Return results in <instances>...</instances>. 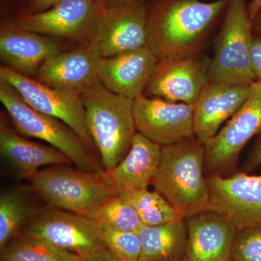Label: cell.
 Instances as JSON below:
<instances>
[{
    "label": "cell",
    "mask_w": 261,
    "mask_h": 261,
    "mask_svg": "<svg viewBox=\"0 0 261 261\" xmlns=\"http://www.w3.org/2000/svg\"><path fill=\"white\" fill-rule=\"evenodd\" d=\"M24 233L82 257L106 248L93 220L54 207L39 211Z\"/></svg>",
    "instance_id": "cell-10"
},
{
    "label": "cell",
    "mask_w": 261,
    "mask_h": 261,
    "mask_svg": "<svg viewBox=\"0 0 261 261\" xmlns=\"http://www.w3.org/2000/svg\"><path fill=\"white\" fill-rule=\"evenodd\" d=\"M34 192L49 207L85 217L117 195L106 171L90 173L65 166L42 169L29 180Z\"/></svg>",
    "instance_id": "cell-4"
},
{
    "label": "cell",
    "mask_w": 261,
    "mask_h": 261,
    "mask_svg": "<svg viewBox=\"0 0 261 261\" xmlns=\"http://www.w3.org/2000/svg\"><path fill=\"white\" fill-rule=\"evenodd\" d=\"M98 8L100 10H109L125 5L146 3V0H96Z\"/></svg>",
    "instance_id": "cell-31"
},
{
    "label": "cell",
    "mask_w": 261,
    "mask_h": 261,
    "mask_svg": "<svg viewBox=\"0 0 261 261\" xmlns=\"http://www.w3.org/2000/svg\"><path fill=\"white\" fill-rule=\"evenodd\" d=\"M205 157V145L195 137L162 147L159 170L151 185L185 220L211 211L203 173Z\"/></svg>",
    "instance_id": "cell-2"
},
{
    "label": "cell",
    "mask_w": 261,
    "mask_h": 261,
    "mask_svg": "<svg viewBox=\"0 0 261 261\" xmlns=\"http://www.w3.org/2000/svg\"><path fill=\"white\" fill-rule=\"evenodd\" d=\"M91 219L120 231L138 232L143 226L138 213L126 194H118L106 201Z\"/></svg>",
    "instance_id": "cell-26"
},
{
    "label": "cell",
    "mask_w": 261,
    "mask_h": 261,
    "mask_svg": "<svg viewBox=\"0 0 261 261\" xmlns=\"http://www.w3.org/2000/svg\"><path fill=\"white\" fill-rule=\"evenodd\" d=\"M135 207L142 224L156 226L183 220L168 200L155 190L148 189L126 194Z\"/></svg>",
    "instance_id": "cell-25"
},
{
    "label": "cell",
    "mask_w": 261,
    "mask_h": 261,
    "mask_svg": "<svg viewBox=\"0 0 261 261\" xmlns=\"http://www.w3.org/2000/svg\"><path fill=\"white\" fill-rule=\"evenodd\" d=\"M61 0H30L29 1V13H39L49 9Z\"/></svg>",
    "instance_id": "cell-33"
},
{
    "label": "cell",
    "mask_w": 261,
    "mask_h": 261,
    "mask_svg": "<svg viewBox=\"0 0 261 261\" xmlns=\"http://www.w3.org/2000/svg\"><path fill=\"white\" fill-rule=\"evenodd\" d=\"M231 261H233V260H231Z\"/></svg>",
    "instance_id": "cell-36"
},
{
    "label": "cell",
    "mask_w": 261,
    "mask_h": 261,
    "mask_svg": "<svg viewBox=\"0 0 261 261\" xmlns=\"http://www.w3.org/2000/svg\"><path fill=\"white\" fill-rule=\"evenodd\" d=\"M96 225L99 237L109 251L123 261L140 260L142 243L138 232L120 231L99 223Z\"/></svg>",
    "instance_id": "cell-27"
},
{
    "label": "cell",
    "mask_w": 261,
    "mask_h": 261,
    "mask_svg": "<svg viewBox=\"0 0 261 261\" xmlns=\"http://www.w3.org/2000/svg\"><path fill=\"white\" fill-rule=\"evenodd\" d=\"M98 12L96 0H61L49 9L20 17L15 23L47 37L88 43Z\"/></svg>",
    "instance_id": "cell-14"
},
{
    "label": "cell",
    "mask_w": 261,
    "mask_h": 261,
    "mask_svg": "<svg viewBox=\"0 0 261 261\" xmlns=\"http://www.w3.org/2000/svg\"><path fill=\"white\" fill-rule=\"evenodd\" d=\"M80 257L25 233L1 250V261H79Z\"/></svg>",
    "instance_id": "cell-24"
},
{
    "label": "cell",
    "mask_w": 261,
    "mask_h": 261,
    "mask_svg": "<svg viewBox=\"0 0 261 261\" xmlns=\"http://www.w3.org/2000/svg\"><path fill=\"white\" fill-rule=\"evenodd\" d=\"M228 0H153L147 6L148 45L160 59L203 54Z\"/></svg>",
    "instance_id": "cell-1"
},
{
    "label": "cell",
    "mask_w": 261,
    "mask_h": 261,
    "mask_svg": "<svg viewBox=\"0 0 261 261\" xmlns=\"http://www.w3.org/2000/svg\"><path fill=\"white\" fill-rule=\"evenodd\" d=\"M252 37L247 0H228L209 63V82L250 85L256 82L252 68Z\"/></svg>",
    "instance_id": "cell-6"
},
{
    "label": "cell",
    "mask_w": 261,
    "mask_h": 261,
    "mask_svg": "<svg viewBox=\"0 0 261 261\" xmlns=\"http://www.w3.org/2000/svg\"><path fill=\"white\" fill-rule=\"evenodd\" d=\"M79 261H123L109 251L107 248L102 249L87 256H80Z\"/></svg>",
    "instance_id": "cell-30"
},
{
    "label": "cell",
    "mask_w": 261,
    "mask_h": 261,
    "mask_svg": "<svg viewBox=\"0 0 261 261\" xmlns=\"http://www.w3.org/2000/svg\"><path fill=\"white\" fill-rule=\"evenodd\" d=\"M233 261H261V225L238 230L232 250Z\"/></svg>",
    "instance_id": "cell-28"
},
{
    "label": "cell",
    "mask_w": 261,
    "mask_h": 261,
    "mask_svg": "<svg viewBox=\"0 0 261 261\" xmlns=\"http://www.w3.org/2000/svg\"><path fill=\"white\" fill-rule=\"evenodd\" d=\"M187 239L184 261H231L236 226L214 211L186 219Z\"/></svg>",
    "instance_id": "cell-16"
},
{
    "label": "cell",
    "mask_w": 261,
    "mask_h": 261,
    "mask_svg": "<svg viewBox=\"0 0 261 261\" xmlns=\"http://www.w3.org/2000/svg\"><path fill=\"white\" fill-rule=\"evenodd\" d=\"M89 42L101 58H109L148 44L147 3L99 9Z\"/></svg>",
    "instance_id": "cell-9"
},
{
    "label": "cell",
    "mask_w": 261,
    "mask_h": 261,
    "mask_svg": "<svg viewBox=\"0 0 261 261\" xmlns=\"http://www.w3.org/2000/svg\"><path fill=\"white\" fill-rule=\"evenodd\" d=\"M251 86L208 82L194 104L195 138L204 144L214 137L243 106Z\"/></svg>",
    "instance_id": "cell-19"
},
{
    "label": "cell",
    "mask_w": 261,
    "mask_h": 261,
    "mask_svg": "<svg viewBox=\"0 0 261 261\" xmlns=\"http://www.w3.org/2000/svg\"><path fill=\"white\" fill-rule=\"evenodd\" d=\"M206 180L211 211L224 216L238 230L261 225V175L240 172L223 177L214 173Z\"/></svg>",
    "instance_id": "cell-11"
},
{
    "label": "cell",
    "mask_w": 261,
    "mask_h": 261,
    "mask_svg": "<svg viewBox=\"0 0 261 261\" xmlns=\"http://www.w3.org/2000/svg\"><path fill=\"white\" fill-rule=\"evenodd\" d=\"M0 80L13 86L25 102L36 111L64 122L92 152L97 150L87 126L81 94L49 87L39 80L16 73L4 65L0 67Z\"/></svg>",
    "instance_id": "cell-7"
},
{
    "label": "cell",
    "mask_w": 261,
    "mask_h": 261,
    "mask_svg": "<svg viewBox=\"0 0 261 261\" xmlns=\"http://www.w3.org/2000/svg\"><path fill=\"white\" fill-rule=\"evenodd\" d=\"M63 50L55 38L29 32L12 23L2 27L0 56L4 65L25 76H35L51 57Z\"/></svg>",
    "instance_id": "cell-18"
},
{
    "label": "cell",
    "mask_w": 261,
    "mask_h": 261,
    "mask_svg": "<svg viewBox=\"0 0 261 261\" xmlns=\"http://www.w3.org/2000/svg\"><path fill=\"white\" fill-rule=\"evenodd\" d=\"M0 153L19 178L27 180L32 179L44 166L72 163L59 149L27 140L3 122L0 124Z\"/></svg>",
    "instance_id": "cell-20"
},
{
    "label": "cell",
    "mask_w": 261,
    "mask_h": 261,
    "mask_svg": "<svg viewBox=\"0 0 261 261\" xmlns=\"http://www.w3.org/2000/svg\"><path fill=\"white\" fill-rule=\"evenodd\" d=\"M252 31L253 35L261 37V8L252 19Z\"/></svg>",
    "instance_id": "cell-34"
},
{
    "label": "cell",
    "mask_w": 261,
    "mask_h": 261,
    "mask_svg": "<svg viewBox=\"0 0 261 261\" xmlns=\"http://www.w3.org/2000/svg\"><path fill=\"white\" fill-rule=\"evenodd\" d=\"M261 165V137L257 141L249 154L247 162V169L252 171Z\"/></svg>",
    "instance_id": "cell-32"
},
{
    "label": "cell",
    "mask_w": 261,
    "mask_h": 261,
    "mask_svg": "<svg viewBox=\"0 0 261 261\" xmlns=\"http://www.w3.org/2000/svg\"><path fill=\"white\" fill-rule=\"evenodd\" d=\"M101 57L90 42L51 57L38 70L37 80L54 88L82 94L100 82Z\"/></svg>",
    "instance_id": "cell-15"
},
{
    "label": "cell",
    "mask_w": 261,
    "mask_h": 261,
    "mask_svg": "<svg viewBox=\"0 0 261 261\" xmlns=\"http://www.w3.org/2000/svg\"><path fill=\"white\" fill-rule=\"evenodd\" d=\"M185 219L139 230L142 252L139 261H184L187 228Z\"/></svg>",
    "instance_id": "cell-22"
},
{
    "label": "cell",
    "mask_w": 261,
    "mask_h": 261,
    "mask_svg": "<svg viewBox=\"0 0 261 261\" xmlns=\"http://www.w3.org/2000/svg\"><path fill=\"white\" fill-rule=\"evenodd\" d=\"M209 63L210 59L203 54L160 59L143 94L194 105L209 82Z\"/></svg>",
    "instance_id": "cell-13"
},
{
    "label": "cell",
    "mask_w": 261,
    "mask_h": 261,
    "mask_svg": "<svg viewBox=\"0 0 261 261\" xmlns=\"http://www.w3.org/2000/svg\"><path fill=\"white\" fill-rule=\"evenodd\" d=\"M0 101L19 133L47 142L66 154L77 168L90 173L105 171L102 163L64 122L36 111L9 83L0 80Z\"/></svg>",
    "instance_id": "cell-5"
},
{
    "label": "cell",
    "mask_w": 261,
    "mask_h": 261,
    "mask_svg": "<svg viewBox=\"0 0 261 261\" xmlns=\"http://www.w3.org/2000/svg\"><path fill=\"white\" fill-rule=\"evenodd\" d=\"M81 97L103 168L111 171L128 153L137 133L134 99L115 93L101 82L84 91Z\"/></svg>",
    "instance_id": "cell-3"
},
{
    "label": "cell",
    "mask_w": 261,
    "mask_h": 261,
    "mask_svg": "<svg viewBox=\"0 0 261 261\" xmlns=\"http://www.w3.org/2000/svg\"><path fill=\"white\" fill-rule=\"evenodd\" d=\"M133 111L137 132L161 147L195 137L194 105L141 94Z\"/></svg>",
    "instance_id": "cell-12"
},
{
    "label": "cell",
    "mask_w": 261,
    "mask_h": 261,
    "mask_svg": "<svg viewBox=\"0 0 261 261\" xmlns=\"http://www.w3.org/2000/svg\"><path fill=\"white\" fill-rule=\"evenodd\" d=\"M161 155V146L137 132L128 153L106 174L119 194L148 189L159 170Z\"/></svg>",
    "instance_id": "cell-21"
},
{
    "label": "cell",
    "mask_w": 261,
    "mask_h": 261,
    "mask_svg": "<svg viewBox=\"0 0 261 261\" xmlns=\"http://www.w3.org/2000/svg\"><path fill=\"white\" fill-rule=\"evenodd\" d=\"M261 8V0H251L248 3V10L250 18L252 19Z\"/></svg>",
    "instance_id": "cell-35"
},
{
    "label": "cell",
    "mask_w": 261,
    "mask_h": 261,
    "mask_svg": "<svg viewBox=\"0 0 261 261\" xmlns=\"http://www.w3.org/2000/svg\"><path fill=\"white\" fill-rule=\"evenodd\" d=\"M32 202L23 192L8 191L0 197V249L11 240L20 228L27 226L37 214Z\"/></svg>",
    "instance_id": "cell-23"
},
{
    "label": "cell",
    "mask_w": 261,
    "mask_h": 261,
    "mask_svg": "<svg viewBox=\"0 0 261 261\" xmlns=\"http://www.w3.org/2000/svg\"><path fill=\"white\" fill-rule=\"evenodd\" d=\"M159 61V57L148 44L135 50L101 58L99 81L115 93L135 99L143 94Z\"/></svg>",
    "instance_id": "cell-17"
},
{
    "label": "cell",
    "mask_w": 261,
    "mask_h": 261,
    "mask_svg": "<svg viewBox=\"0 0 261 261\" xmlns=\"http://www.w3.org/2000/svg\"><path fill=\"white\" fill-rule=\"evenodd\" d=\"M260 133L261 83L255 82L243 106L214 137L204 143L205 168L212 174H219L231 167L247 142Z\"/></svg>",
    "instance_id": "cell-8"
},
{
    "label": "cell",
    "mask_w": 261,
    "mask_h": 261,
    "mask_svg": "<svg viewBox=\"0 0 261 261\" xmlns=\"http://www.w3.org/2000/svg\"><path fill=\"white\" fill-rule=\"evenodd\" d=\"M252 68L256 82L261 83V37L253 35L251 46Z\"/></svg>",
    "instance_id": "cell-29"
}]
</instances>
